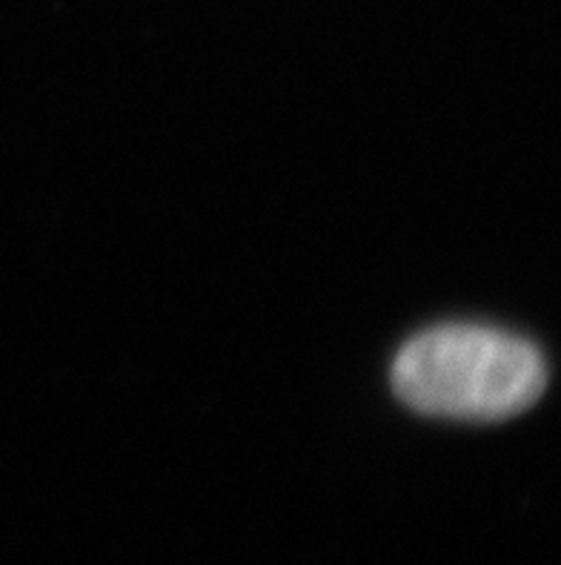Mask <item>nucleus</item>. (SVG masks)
I'll return each mask as SVG.
<instances>
[{"label": "nucleus", "mask_w": 561, "mask_h": 565, "mask_svg": "<svg viewBox=\"0 0 561 565\" xmlns=\"http://www.w3.org/2000/svg\"><path fill=\"white\" fill-rule=\"evenodd\" d=\"M392 391L407 408L439 419L501 423L530 411L548 387L533 342L487 324H439L398 351Z\"/></svg>", "instance_id": "f257e3e1"}]
</instances>
